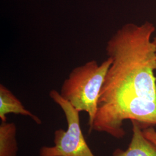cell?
<instances>
[{
  "label": "cell",
  "mask_w": 156,
  "mask_h": 156,
  "mask_svg": "<svg viewBox=\"0 0 156 156\" xmlns=\"http://www.w3.org/2000/svg\"><path fill=\"white\" fill-rule=\"evenodd\" d=\"M133 123V135L126 151L117 149L112 156H156V146L143 134L142 127L135 121Z\"/></svg>",
  "instance_id": "obj_4"
},
{
  "label": "cell",
  "mask_w": 156,
  "mask_h": 156,
  "mask_svg": "<svg viewBox=\"0 0 156 156\" xmlns=\"http://www.w3.org/2000/svg\"><path fill=\"white\" fill-rule=\"evenodd\" d=\"M154 26L149 22L128 23L107 43L112 59L101 91L92 130L116 138L126 134V120L144 128L156 125V50L151 37Z\"/></svg>",
  "instance_id": "obj_1"
},
{
  "label": "cell",
  "mask_w": 156,
  "mask_h": 156,
  "mask_svg": "<svg viewBox=\"0 0 156 156\" xmlns=\"http://www.w3.org/2000/svg\"><path fill=\"white\" fill-rule=\"evenodd\" d=\"M152 42H153V44L154 45V46H155V48H156V37H154L153 39V41H152Z\"/></svg>",
  "instance_id": "obj_8"
},
{
  "label": "cell",
  "mask_w": 156,
  "mask_h": 156,
  "mask_svg": "<svg viewBox=\"0 0 156 156\" xmlns=\"http://www.w3.org/2000/svg\"><path fill=\"white\" fill-rule=\"evenodd\" d=\"M145 137L156 146V131L152 127L144 128L142 130Z\"/></svg>",
  "instance_id": "obj_7"
},
{
  "label": "cell",
  "mask_w": 156,
  "mask_h": 156,
  "mask_svg": "<svg viewBox=\"0 0 156 156\" xmlns=\"http://www.w3.org/2000/svg\"><path fill=\"white\" fill-rule=\"evenodd\" d=\"M112 59H107L98 64L91 60L75 68L62 84L60 94L76 109L86 112L89 116V133L98 109L101 91Z\"/></svg>",
  "instance_id": "obj_2"
},
{
  "label": "cell",
  "mask_w": 156,
  "mask_h": 156,
  "mask_svg": "<svg viewBox=\"0 0 156 156\" xmlns=\"http://www.w3.org/2000/svg\"><path fill=\"white\" fill-rule=\"evenodd\" d=\"M17 128L14 123L2 122L0 124V156H17Z\"/></svg>",
  "instance_id": "obj_6"
},
{
  "label": "cell",
  "mask_w": 156,
  "mask_h": 156,
  "mask_svg": "<svg viewBox=\"0 0 156 156\" xmlns=\"http://www.w3.org/2000/svg\"><path fill=\"white\" fill-rule=\"evenodd\" d=\"M10 113L31 117L37 124L42 122L39 117L34 115L23 105L11 90L4 84H0V119L2 122H6V116Z\"/></svg>",
  "instance_id": "obj_5"
},
{
  "label": "cell",
  "mask_w": 156,
  "mask_h": 156,
  "mask_svg": "<svg viewBox=\"0 0 156 156\" xmlns=\"http://www.w3.org/2000/svg\"><path fill=\"white\" fill-rule=\"evenodd\" d=\"M49 96L64 112L67 129H56L54 145L42 146L39 149V156H95L84 137L80 124V112L56 90H51Z\"/></svg>",
  "instance_id": "obj_3"
}]
</instances>
